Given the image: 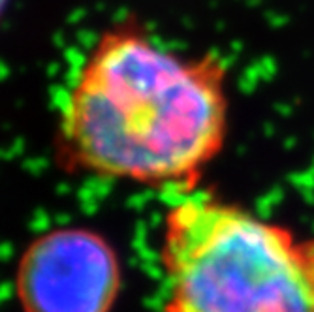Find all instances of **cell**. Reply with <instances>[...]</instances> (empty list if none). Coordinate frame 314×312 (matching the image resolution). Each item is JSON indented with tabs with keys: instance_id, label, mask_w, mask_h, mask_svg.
Masks as SVG:
<instances>
[{
	"instance_id": "6da1fadb",
	"label": "cell",
	"mask_w": 314,
	"mask_h": 312,
	"mask_svg": "<svg viewBox=\"0 0 314 312\" xmlns=\"http://www.w3.org/2000/svg\"><path fill=\"white\" fill-rule=\"evenodd\" d=\"M228 70L183 57L136 23L107 28L60 104L57 156L70 173L194 190L224 149Z\"/></svg>"
},
{
	"instance_id": "7a4b0ae2",
	"label": "cell",
	"mask_w": 314,
	"mask_h": 312,
	"mask_svg": "<svg viewBox=\"0 0 314 312\" xmlns=\"http://www.w3.org/2000/svg\"><path fill=\"white\" fill-rule=\"evenodd\" d=\"M160 267L164 312H314V237L198 188L167 207Z\"/></svg>"
},
{
	"instance_id": "3957f363",
	"label": "cell",
	"mask_w": 314,
	"mask_h": 312,
	"mask_svg": "<svg viewBox=\"0 0 314 312\" xmlns=\"http://www.w3.org/2000/svg\"><path fill=\"white\" fill-rule=\"evenodd\" d=\"M14 290L23 312H111L122 290V263L96 230L53 228L21 252Z\"/></svg>"
},
{
	"instance_id": "277c9868",
	"label": "cell",
	"mask_w": 314,
	"mask_h": 312,
	"mask_svg": "<svg viewBox=\"0 0 314 312\" xmlns=\"http://www.w3.org/2000/svg\"><path fill=\"white\" fill-rule=\"evenodd\" d=\"M8 2H10V0H0V19H2V15H4V12H6Z\"/></svg>"
}]
</instances>
